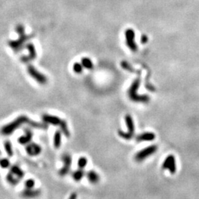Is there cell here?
<instances>
[{
  "instance_id": "obj_1",
  "label": "cell",
  "mask_w": 199,
  "mask_h": 199,
  "mask_svg": "<svg viewBox=\"0 0 199 199\" xmlns=\"http://www.w3.org/2000/svg\"><path fill=\"white\" fill-rule=\"evenodd\" d=\"M24 124H27L30 126L38 129H47V127H48L47 123L45 122H37L31 120L26 116H19L16 120H14L11 122L8 123V124L2 127L1 129V134L2 135H5V136L11 135L14 131H16V129H18L20 126H22Z\"/></svg>"
},
{
  "instance_id": "obj_2",
  "label": "cell",
  "mask_w": 199,
  "mask_h": 199,
  "mask_svg": "<svg viewBox=\"0 0 199 199\" xmlns=\"http://www.w3.org/2000/svg\"><path fill=\"white\" fill-rule=\"evenodd\" d=\"M14 31L17 34L16 39H11L8 41L7 44L14 52L17 53L21 51L23 48H25L26 44H27L28 41L32 38V35L27 34L26 32V27L24 24H18L14 28Z\"/></svg>"
},
{
  "instance_id": "obj_3",
  "label": "cell",
  "mask_w": 199,
  "mask_h": 199,
  "mask_svg": "<svg viewBox=\"0 0 199 199\" xmlns=\"http://www.w3.org/2000/svg\"><path fill=\"white\" fill-rule=\"evenodd\" d=\"M140 85V80L137 78L134 80V82L131 83L130 88H129L128 94V97L131 100L134 102H147L150 100V97L147 95H138L137 94V90L139 88Z\"/></svg>"
},
{
  "instance_id": "obj_4",
  "label": "cell",
  "mask_w": 199,
  "mask_h": 199,
  "mask_svg": "<svg viewBox=\"0 0 199 199\" xmlns=\"http://www.w3.org/2000/svg\"><path fill=\"white\" fill-rule=\"evenodd\" d=\"M42 120L45 123H48V124H51L52 126H59L61 127L63 134L67 137H69V131L65 120H61L56 116L49 115V114L43 115Z\"/></svg>"
},
{
  "instance_id": "obj_5",
  "label": "cell",
  "mask_w": 199,
  "mask_h": 199,
  "mask_svg": "<svg viewBox=\"0 0 199 199\" xmlns=\"http://www.w3.org/2000/svg\"><path fill=\"white\" fill-rule=\"evenodd\" d=\"M125 120H126L127 128H128V132H124V131L120 130L118 131V134L122 139L128 140V139H131L134 137V123L130 114H126V117H125Z\"/></svg>"
},
{
  "instance_id": "obj_6",
  "label": "cell",
  "mask_w": 199,
  "mask_h": 199,
  "mask_svg": "<svg viewBox=\"0 0 199 199\" xmlns=\"http://www.w3.org/2000/svg\"><path fill=\"white\" fill-rule=\"evenodd\" d=\"M157 149L158 147L157 145H151V146L145 147V148L142 149L137 153L136 156H135V159L137 162L143 161L150 156L154 154L156 151H157Z\"/></svg>"
},
{
  "instance_id": "obj_7",
  "label": "cell",
  "mask_w": 199,
  "mask_h": 199,
  "mask_svg": "<svg viewBox=\"0 0 199 199\" xmlns=\"http://www.w3.org/2000/svg\"><path fill=\"white\" fill-rule=\"evenodd\" d=\"M27 72L30 76H31L34 80H36V82H38V83L44 85V84H46L47 83V77L45 76L44 75H43L42 73H41L40 72L37 70L33 66H28Z\"/></svg>"
},
{
  "instance_id": "obj_8",
  "label": "cell",
  "mask_w": 199,
  "mask_h": 199,
  "mask_svg": "<svg viewBox=\"0 0 199 199\" xmlns=\"http://www.w3.org/2000/svg\"><path fill=\"white\" fill-rule=\"evenodd\" d=\"M25 48L29 51V55H24L22 57L21 61L24 63H28L30 61L34 60L36 58L37 53L36 50V47H35L34 44L32 43L27 42V44H26Z\"/></svg>"
},
{
  "instance_id": "obj_9",
  "label": "cell",
  "mask_w": 199,
  "mask_h": 199,
  "mask_svg": "<svg viewBox=\"0 0 199 199\" xmlns=\"http://www.w3.org/2000/svg\"><path fill=\"white\" fill-rule=\"evenodd\" d=\"M162 168L165 170H168L170 173H175L176 171V164L175 157L170 155L166 158L162 164Z\"/></svg>"
},
{
  "instance_id": "obj_10",
  "label": "cell",
  "mask_w": 199,
  "mask_h": 199,
  "mask_svg": "<svg viewBox=\"0 0 199 199\" xmlns=\"http://www.w3.org/2000/svg\"><path fill=\"white\" fill-rule=\"evenodd\" d=\"M61 159H62L64 165H63V167L59 171V174L61 176H65L69 173V170H70V167L72 165V157L69 154L66 153V154L63 155Z\"/></svg>"
},
{
  "instance_id": "obj_11",
  "label": "cell",
  "mask_w": 199,
  "mask_h": 199,
  "mask_svg": "<svg viewBox=\"0 0 199 199\" xmlns=\"http://www.w3.org/2000/svg\"><path fill=\"white\" fill-rule=\"evenodd\" d=\"M135 34L132 30H128L126 31V44L128 48L133 52H136L137 50V46L134 41Z\"/></svg>"
},
{
  "instance_id": "obj_12",
  "label": "cell",
  "mask_w": 199,
  "mask_h": 199,
  "mask_svg": "<svg viewBox=\"0 0 199 199\" xmlns=\"http://www.w3.org/2000/svg\"><path fill=\"white\" fill-rule=\"evenodd\" d=\"M26 151L28 155L36 157V156L40 154L42 152V147L36 143H30L26 146Z\"/></svg>"
},
{
  "instance_id": "obj_13",
  "label": "cell",
  "mask_w": 199,
  "mask_h": 199,
  "mask_svg": "<svg viewBox=\"0 0 199 199\" xmlns=\"http://www.w3.org/2000/svg\"><path fill=\"white\" fill-rule=\"evenodd\" d=\"M156 138L155 134L152 132H145L143 134H139L137 137V142H151L154 140Z\"/></svg>"
},
{
  "instance_id": "obj_14",
  "label": "cell",
  "mask_w": 199,
  "mask_h": 199,
  "mask_svg": "<svg viewBox=\"0 0 199 199\" xmlns=\"http://www.w3.org/2000/svg\"><path fill=\"white\" fill-rule=\"evenodd\" d=\"M32 131H30V129H26L25 134H24V136L19 137V138L18 139V142L22 145H26L30 142V140L32 139Z\"/></svg>"
},
{
  "instance_id": "obj_15",
  "label": "cell",
  "mask_w": 199,
  "mask_h": 199,
  "mask_svg": "<svg viewBox=\"0 0 199 199\" xmlns=\"http://www.w3.org/2000/svg\"><path fill=\"white\" fill-rule=\"evenodd\" d=\"M87 178L89 180L90 183L92 184H96L99 182L100 180V176L98 174L96 173L95 171H93V170H90L87 174Z\"/></svg>"
},
{
  "instance_id": "obj_16",
  "label": "cell",
  "mask_w": 199,
  "mask_h": 199,
  "mask_svg": "<svg viewBox=\"0 0 199 199\" xmlns=\"http://www.w3.org/2000/svg\"><path fill=\"white\" fill-rule=\"evenodd\" d=\"M11 173L15 176L16 178H17L18 179L22 178L24 177V173L23 171L20 169L18 166H13L11 169Z\"/></svg>"
},
{
  "instance_id": "obj_17",
  "label": "cell",
  "mask_w": 199,
  "mask_h": 199,
  "mask_svg": "<svg viewBox=\"0 0 199 199\" xmlns=\"http://www.w3.org/2000/svg\"><path fill=\"white\" fill-rule=\"evenodd\" d=\"M39 191L38 190H33L32 189H27L22 192V196L24 197H28V198H32V197L38 196L39 195Z\"/></svg>"
},
{
  "instance_id": "obj_18",
  "label": "cell",
  "mask_w": 199,
  "mask_h": 199,
  "mask_svg": "<svg viewBox=\"0 0 199 199\" xmlns=\"http://www.w3.org/2000/svg\"><path fill=\"white\" fill-rule=\"evenodd\" d=\"M54 147L55 148H59L61 144V133L60 131H56L54 135Z\"/></svg>"
},
{
  "instance_id": "obj_19",
  "label": "cell",
  "mask_w": 199,
  "mask_h": 199,
  "mask_svg": "<svg viewBox=\"0 0 199 199\" xmlns=\"http://www.w3.org/2000/svg\"><path fill=\"white\" fill-rule=\"evenodd\" d=\"M84 175H85V173L83 170V169L80 168L79 170H76L72 173V178H74V180L76 182H79L81 181L82 178H83Z\"/></svg>"
},
{
  "instance_id": "obj_20",
  "label": "cell",
  "mask_w": 199,
  "mask_h": 199,
  "mask_svg": "<svg viewBox=\"0 0 199 199\" xmlns=\"http://www.w3.org/2000/svg\"><path fill=\"white\" fill-rule=\"evenodd\" d=\"M81 63H82V65H83V67H84V68H86L87 69H92L94 67L93 63H92L91 59H89V58H82Z\"/></svg>"
},
{
  "instance_id": "obj_21",
  "label": "cell",
  "mask_w": 199,
  "mask_h": 199,
  "mask_svg": "<svg viewBox=\"0 0 199 199\" xmlns=\"http://www.w3.org/2000/svg\"><path fill=\"white\" fill-rule=\"evenodd\" d=\"M5 149L6 151V153L9 156V157H12L13 154V148H12V145L11 143V142L7 141L5 142Z\"/></svg>"
},
{
  "instance_id": "obj_22",
  "label": "cell",
  "mask_w": 199,
  "mask_h": 199,
  "mask_svg": "<svg viewBox=\"0 0 199 199\" xmlns=\"http://www.w3.org/2000/svg\"><path fill=\"white\" fill-rule=\"evenodd\" d=\"M87 159L86 157H81L77 161V165H78L79 168H81V169H83L84 167H86L87 165Z\"/></svg>"
},
{
  "instance_id": "obj_23",
  "label": "cell",
  "mask_w": 199,
  "mask_h": 199,
  "mask_svg": "<svg viewBox=\"0 0 199 199\" xmlns=\"http://www.w3.org/2000/svg\"><path fill=\"white\" fill-rule=\"evenodd\" d=\"M7 182H9V183H11V184H13V185H14V184H16L18 182V179L17 178H16L15 176H14L13 174L12 173H8V175L7 176Z\"/></svg>"
},
{
  "instance_id": "obj_24",
  "label": "cell",
  "mask_w": 199,
  "mask_h": 199,
  "mask_svg": "<svg viewBox=\"0 0 199 199\" xmlns=\"http://www.w3.org/2000/svg\"><path fill=\"white\" fill-rule=\"evenodd\" d=\"M83 65H82V63H74L73 65V71L75 72V73L77 74H80L82 72H83Z\"/></svg>"
},
{
  "instance_id": "obj_25",
  "label": "cell",
  "mask_w": 199,
  "mask_h": 199,
  "mask_svg": "<svg viewBox=\"0 0 199 199\" xmlns=\"http://www.w3.org/2000/svg\"><path fill=\"white\" fill-rule=\"evenodd\" d=\"M35 185V181L33 179H28L25 182V187L27 189H32Z\"/></svg>"
},
{
  "instance_id": "obj_26",
  "label": "cell",
  "mask_w": 199,
  "mask_h": 199,
  "mask_svg": "<svg viewBox=\"0 0 199 199\" xmlns=\"http://www.w3.org/2000/svg\"><path fill=\"white\" fill-rule=\"evenodd\" d=\"M10 165V162L6 159H0V166L2 168H7Z\"/></svg>"
},
{
  "instance_id": "obj_27",
  "label": "cell",
  "mask_w": 199,
  "mask_h": 199,
  "mask_svg": "<svg viewBox=\"0 0 199 199\" xmlns=\"http://www.w3.org/2000/svg\"><path fill=\"white\" fill-rule=\"evenodd\" d=\"M121 66H122V68L126 69V70H128L129 72H134V69L131 68V67L130 64H129L128 63L123 61V62H122V63H121Z\"/></svg>"
},
{
  "instance_id": "obj_28",
  "label": "cell",
  "mask_w": 199,
  "mask_h": 199,
  "mask_svg": "<svg viewBox=\"0 0 199 199\" xmlns=\"http://www.w3.org/2000/svg\"><path fill=\"white\" fill-rule=\"evenodd\" d=\"M147 41V38L146 36H143L142 37L141 42H142V44H145V43H146Z\"/></svg>"
},
{
  "instance_id": "obj_29",
  "label": "cell",
  "mask_w": 199,
  "mask_h": 199,
  "mask_svg": "<svg viewBox=\"0 0 199 199\" xmlns=\"http://www.w3.org/2000/svg\"><path fill=\"white\" fill-rule=\"evenodd\" d=\"M76 197H77L76 195H75V194H73L72 196H71L70 197H69V198H76Z\"/></svg>"
}]
</instances>
